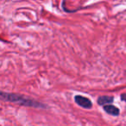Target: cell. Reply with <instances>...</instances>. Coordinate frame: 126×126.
Returning a JSON list of instances; mask_svg holds the SVG:
<instances>
[{"mask_svg":"<svg viewBox=\"0 0 126 126\" xmlns=\"http://www.w3.org/2000/svg\"><path fill=\"white\" fill-rule=\"evenodd\" d=\"M104 110H105V112H107L108 114L111 116H118L119 115V109L117 108L114 105H111L110 104L108 105H104Z\"/></svg>","mask_w":126,"mask_h":126,"instance_id":"3957f363","label":"cell"},{"mask_svg":"<svg viewBox=\"0 0 126 126\" xmlns=\"http://www.w3.org/2000/svg\"><path fill=\"white\" fill-rule=\"evenodd\" d=\"M0 99L5 100V101L17 103L20 105H26V106H34V107H42V105L38 102L31 100L30 98H25L22 95L12 94V93H6L0 92Z\"/></svg>","mask_w":126,"mask_h":126,"instance_id":"6da1fadb","label":"cell"},{"mask_svg":"<svg viewBox=\"0 0 126 126\" xmlns=\"http://www.w3.org/2000/svg\"><path fill=\"white\" fill-rule=\"evenodd\" d=\"M113 102V97L110 96H101L98 98V104L100 105H105Z\"/></svg>","mask_w":126,"mask_h":126,"instance_id":"277c9868","label":"cell"},{"mask_svg":"<svg viewBox=\"0 0 126 126\" xmlns=\"http://www.w3.org/2000/svg\"><path fill=\"white\" fill-rule=\"evenodd\" d=\"M121 97H122V99H123V100H124V101H126V94H123Z\"/></svg>","mask_w":126,"mask_h":126,"instance_id":"5b68a950","label":"cell"},{"mask_svg":"<svg viewBox=\"0 0 126 126\" xmlns=\"http://www.w3.org/2000/svg\"><path fill=\"white\" fill-rule=\"evenodd\" d=\"M74 100L75 102L79 105V106L83 107V108L89 109L92 108L93 106V103L89 98H86V97L80 96V95H77V96L74 97Z\"/></svg>","mask_w":126,"mask_h":126,"instance_id":"7a4b0ae2","label":"cell"}]
</instances>
